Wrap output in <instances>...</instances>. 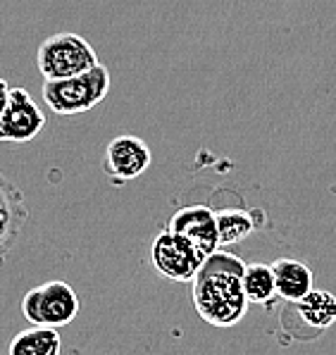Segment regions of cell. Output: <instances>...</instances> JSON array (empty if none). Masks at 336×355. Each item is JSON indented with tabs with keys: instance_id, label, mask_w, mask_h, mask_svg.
<instances>
[{
	"instance_id": "obj_1",
	"label": "cell",
	"mask_w": 336,
	"mask_h": 355,
	"mask_svg": "<svg viewBox=\"0 0 336 355\" xmlns=\"http://www.w3.org/2000/svg\"><path fill=\"white\" fill-rule=\"evenodd\" d=\"M243 270L246 262L222 248L205 258L196 279L191 282L193 308L200 320L227 329L246 318L251 303L243 291Z\"/></svg>"
},
{
	"instance_id": "obj_2",
	"label": "cell",
	"mask_w": 336,
	"mask_h": 355,
	"mask_svg": "<svg viewBox=\"0 0 336 355\" xmlns=\"http://www.w3.org/2000/svg\"><path fill=\"white\" fill-rule=\"evenodd\" d=\"M112 76L105 64L69 79L46 81L43 84V103L55 114H81L94 110L110 94Z\"/></svg>"
},
{
	"instance_id": "obj_3",
	"label": "cell",
	"mask_w": 336,
	"mask_h": 355,
	"mask_svg": "<svg viewBox=\"0 0 336 355\" xmlns=\"http://www.w3.org/2000/svg\"><path fill=\"white\" fill-rule=\"evenodd\" d=\"M96 64L98 58L91 43L72 31L48 36L36 51V67L46 81L69 79V76L89 72Z\"/></svg>"
},
{
	"instance_id": "obj_4",
	"label": "cell",
	"mask_w": 336,
	"mask_h": 355,
	"mask_svg": "<svg viewBox=\"0 0 336 355\" xmlns=\"http://www.w3.org/2000/svg\"><path fill=\"white\" fill-rule=\"evenodd\" d=\"M21 315L34 327H67L79 315V296L67 282H46L21 298Z\"/></svg>"
},
{
	"instance_id": "obj_5",
	"label": "cell",
	"mask_w": 336,
	"mask_h": 355,
	"mask_svg": "<svg viewBox=\"0 0 336 355\" xmlns=\"http://www.w3.org/2000/svg\"><path fill=\"white\" fill-rule=\"evenodd\" d=\"M205 255L188 241L186 236L170 229H162L150 243V265L160 277L170 282L188 284L196 279L198 270L203 267Z\"/></svg>"
},
{
	"instance_id": "obj_6",
	"label": "cell",
	"mask_w": 336,
	"mask_h": 355,
	"mask_svg": "<svg viewBox=\"0 0 336 355\" xmlns=\"http://www.w3.org/2000/svg\"><path fill=\"white\" fill-rule=\"evenodd\" d=\"M153 162V153L148 144L139 136H117L107 144L103 155V172L112 182V187H124L127 182L141 177Z\"/></svg>"
},
{
	"instance_id": "obj_7",
	"label": "cell",
	"mask_w": 336,
	"mask_h": 355,
	"mask_svg": "<svg viewBox=\"0 0 336 355\" xmlns=\"http://www.w3.org/2000/svg\"><path fill=\"white\" fill-rule=\"evenodd\" d=\"M46 127V117L26 89H10L8 107L0 117L3 144H29Z\"/></svg>"
},
{
	"instance_id": "obj_8",
	"label": "cell",
	"mask_w": 336,
	"mask_h": 355,
	"mask_svg": "<svg viewBox=\"0 0 336 355\" xmlns=\"http://www.w3.org/2000/svg\"><path fill=\"white\" fill-rule=\"evenodd\" d=\"M170 232H177L186 236L200 253L208 258L215 250H220L218 236V217L208 205H184L170 217L167 227Z\"/></svg>"
},
{
	"instance_id": "obj_9",
	"label": "cell",
	"mask_w": 336,
	"mask_h": 355,
	"mask_svg": "<svg viewBox=\"0 0 336 355\" xmlns=\"http://www.w3.org/2000/svg\"><path fill=\"white\" fill-rule=\"evenodd\" d=\"M26 220H29V207H26L24 193L17 184L0 172V267L12 253Z\"/></svg>"
},
{
	"instance_id": "obj_10",
	"label": "cell",
	"mask_w": 336,
	"mask_h": 355,
	"mask_svg": "<svg viewBox=\"0 0 336 355\" xmlns=\"http://www.w3.org/2000/svg\"><path fill=\"white\" fill-rule=\"evenodd\" d=\"M291 310L298 315L308 331V338L319 336L336 322V296L322 288H312L308 296L291 303Z\"/></svg>"
},
{
	"instance_id": "obj_11",
	"label": "cell",
	"mask_w": 336,
	"mask_h": 355,
	"mask_svg": "<svg viewBox=\"0 0 336 355\" xmlns=\"http://www.w3.org/2000/svg\"><path fill=\"white\" fill-rule=\"evenodd\" d=\"M274 284H277V296L286 303H296L312 291V270L301 260L279 258L272 262Z\"/></svg>"
},
{
	"instance_id": "obj_12",
	"label": "cell",
	"mask_w": 336,
	"mask_h": 355,
	"mask_svg": "<svg viewBox=\"0 0 336 355\" xmlns=\"http://www.w3.org/2000/svg\"><path fill=\"white\" fill-rule=\"evenodd\" d=\"M62 351V338L53 327H34L19 331L10 341L8 355H60Z\"/></svg>"
},
{
	"instance_id": "obj_13",
	"label": "cell",
	"mask_w": 336,
	"mask_h": 355,
	"mask_svg": "<svg viewBox=\"0 0 336 355\" xmlns=\"http://www.w3.org/2000/svg\"><path fill=\"white\" fill-rule=\"evenodd\" d=\"M243 291H246L248 303L269 305L277 298V284H274L272 265L265 262H248L243 270Z\"/></svg>"
},
{
	"instance_id": "obj_14",
	"label": "cell",
	"mask_w": 336,
	"mask_h": 355,
	"mask_svg": "<svg viewBox=\"0 0 336 355\" xmlns=\"http://www.w3.org/2000/svg\"><path fill=\"white\" fill-rule=\"evenodd\" d=\"M218 217V236H220V248H229L238 241H243L246 236H251L253 232L260 227L253 220L251 212L246 210H224L215 212Z\"/></svg>"
},
{
	"instance_id": "obj_15",
	"label": "cell",
	"mask_w": 336,
	"mask_h": 355,
	"mask_svg": "<svg viewBox=\"0 0 336 355\" xmlns=\"http://www.w3.org/2000/svg\"><path fill=\"white\" fill-rule=\"evenodd\" d=\"M8 98H10V86L5 79H0V117H3L5 107H8Z\"/></svg>"
}]
</instances>
